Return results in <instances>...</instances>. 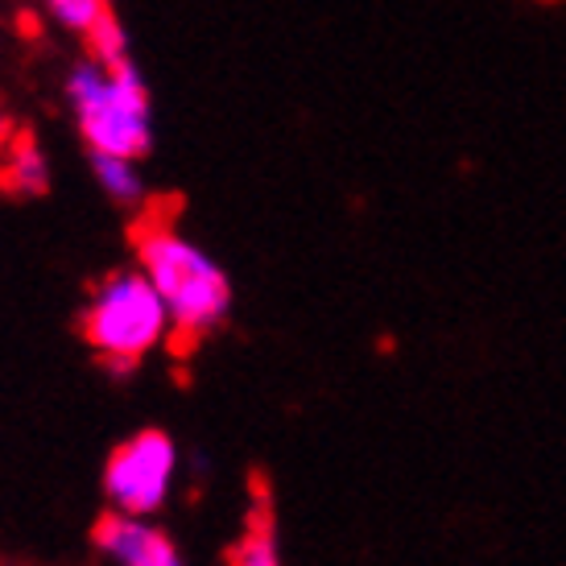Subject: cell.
Wrapping results in <instances>:
<instances>
[{"label": "cell", "mask_w": 566, "mask_h": 566, "mask_svg": "<svg viewBox=\"0 0 566 566\" xmlns=\"http://www.w3.org/2000/svg\"><path fill=\"white\" fill-rule=\"evenodd\" d=\"M137 269L154 282L182 339H203L232 311L228 273L170 223H145L137 232Z\"/></svg>", "instance_id": "6da1fadb"}, {"label": "cell", "mask_w": 566, "mask_h": 566, "mask_svg": "<svg viewBox=\"0 0 566 566\" xmlns=\"http://www.w3.org/2000/svg\"><path fill=\"white\" fill-rule=\"evenodd\" d=\"M66 99L75 112L83 142L92 154H112V158H145L154 145V112H149V92L137 66H99L95 59L80 63L66 80Z\"/></svg>", "instance_id": "7a4b0ae2"}, {"label": "cell", "mask_w": 566, "mask_h": 566, "mask_svg": "<svg viewBox=\"0 0 566 566\" xmlns=\"http://www.w3.org/2000/svg\"><path fill=\"white\" fill-rule=\"evenodd\" d=\"M170 331V311L142 269L104 277L83 311V335L112 373L137 368L154 347L166 344Z\"/></svg>", "instance_id": "3957f363"}, {"label": "cell", "mask_w": 566, "mask_h": 566, "mask_svg": "<svg viewBox=\"0 0 566 566\" xmlns=\"http://www.w3.org/2000/svg\"><path fill=\"white\" fill-rule=\"evenodd\" d=\"M174 472H178V451L170 434L142 430L112 451L104 468V492L112 501V513L128 517H154L161 504L170 501Z\"/></svg>", "instance_id": "277c9868"}, {"label": "cell", "mask_w": 566, "mask_h": 566, "mask_svg": "<svg viewBox=\"0 0 566 566\" xmlns=\"http://www.w3.org/2000/svg\"><path fill=\"white\" fill-rule=\"evenodd\" d=\"M95 546L108 554L116 566H187L182 554L158 525L145 517H128V513H112L95 525Z\"/></svg>", "instance_id": "5b68a950"}, {"label": "cell", "mask_w": 566, "mask_h": 566, "mask_svg": "<svg viewBox=\"0 0 566 566\" xmlns=\"http://www.w3.org/2000/svg\"><path fill=\"white\" fill-rule=\"evenodd\" d=\"M92 170H95V182L104 187V195H108V199H116V203H137V199L145 195L142 166H137V158L92 154Z\"/></svg>", "instance_id": "8992f818"}, {"label": "cell", "mask_w": 566, "mask_h": 566, "mask_svg": "<svg viewBox=\"0 0 566 566\" xmlns=\"http://www.w3.org/2000/svg\"><path fill=\"white\" fill-rule=\"evenodd\" d=\"M4 182H9L17 195H42V190L50 187L46 154L33 142H17L13 154H9V166H4Z\"/></svg>", "instance_id": "52a82bcc"}, {"label": "cell", "mask_w": 566, "mask_h": 566, "mask_svg": "<svg viewBox=\"0 0 566 566\" xmlns=\"http://www.w3.org/2000/svg\"><path fill=\"white\" fill-rule=\"evenodd\" d=\"M232 566H282V546H277V534L269 517H256L252 530L237 542L232 551Z\"/></svg>", "instance_id": "ba28073f"}, {"label": "cell", "mask_w": 566, "mask_h": 566, "mask_svg": "<svg viewBox=\"0 0 566 566\" xmlns=\"http://www.w3.org/2000/svg\"><path fill=\"white\" fill-rule=\"evenodd\" d=\"M46 4V13L63 25V30H71V33H87L108 17V0H42Z\"/></svg>", "instance_id": "9c48e42d"}, {"label": "cell", "mask_w": 566, "mask_h": 566, "mask_svg": "<svg viewBox=\"0 0 566 566\" xmlns=\"http://www.w3.org/2000/svg\"><path fill=\"white\" fill-rule=\"evenodd\" d=\"M87 46H92V59L99 66H125L133 63L128 59V33L120 30V21L116 17H104L99 25H95L92 33H87Z\"/></svg>", "instance_id": "30bf717a"}]
</instances>
